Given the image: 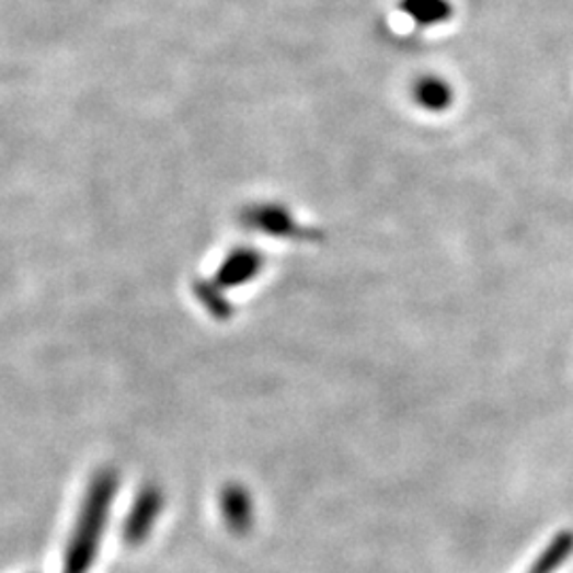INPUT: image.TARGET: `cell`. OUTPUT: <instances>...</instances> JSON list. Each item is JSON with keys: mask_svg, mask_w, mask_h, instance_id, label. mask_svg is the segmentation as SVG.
<instances>
[{"mask_svg": "<svg viewBox=\"0 0 573 573\" xmlns=\"http://www.w3.org/2000/svg\"><path fill=\"white\" fill-rule=\"evenodd\" d=\"M117 482L113 473H101L81 506L79 520L75 525V531L70 536L67 548V559L62 573H88L92 563L96 561V552L101 546L104 520L108 514V504L113 502Z\"/></svg>", "mask_w": 573, "mask_h": 573, "instance_id": "cell-1", "label": "cell"}, {"mask_svg": "<svg viewBox=\"0 0 573 573\" xmlns=\"http://www.w3.org/2000/svg\"><path fill=\"white\" fill-rule=\"evenodd\" d=\"M260 255L249 251H240L234 253L232 257H228V262L224 264V268L219 272V278L228 285H237L240 280H249L255 272L260 271Z\"/></svg>", "mask_w": 573, "mask_h": 573, "instance_id": "cell-2", "label": "cell"}, {"mask_svg": "<svg viewBox=\"0 0 573 573\" xmlns=\"http://www.w3.org/2000/svg\"><path fill=\"white\" fill-rule=\"evenodd\" d=\"M404 9L419 24H436L448 18V4L444 0H404Z\"/></svg>", "mask_w": 573, "mask_h": 573, "instance_id": "cell-3", "label": "cell"}, {"mask_svg": "<svg viewBox=\"0 0 573 573\" xmlns=\"http://www.w3.org/2000/svg\"><path fill=\"white\" fill-rule=\"evenodd\" d=\"M573 550V534H565L561 536L559 540L554 541L538 561V565L534 568V573H552L570 554Z\"/></svg>", "mask_w": 573, "mask_h": 573, "instance_id": "cell-4", "label": "cell"}, {"mask_svg": "<svg viewBox=\"0 0 573 573\" xmlns=\"http://www.w3.org/2000/svg\"><path fill=\"white\" fill-rule=\"evenodd\" d=\"M419 102L427 108H442L448 104V88L438 79H425L419 85Z\"/></svg>", "mask_w": 573, "mask_h": 573, "instance_id": "cell-5", "label": "cell"}]
</instances>
